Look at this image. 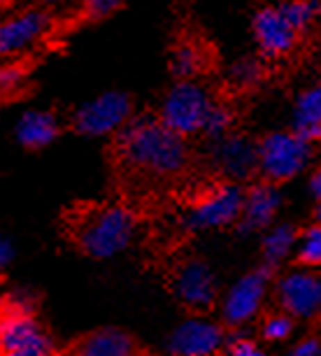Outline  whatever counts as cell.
<instances>
[{"mask_svg": "<svg viewBox=\"0 0 321 356\" xmlns=\"http://www.w3.org/2000/svg\"><path fill=\"white\" fill-rule=\"evenodd\" d=\"M131 112H133L131 98L122 91H110L79 107L75 112V119H72V126L82 136L119 133L129 124Z\"/></svg>", "mask_w": 321, "mask_h": 356, "instance_id": "obj_6", "label": "cell"}, {"mask_svg": "<svg viewBox=\"0 0 321 356\" xmlns=\"http://www.w3.org/2000/svg\"><path fill=\"white\" fill-rule=\"evenodd\" d=\"M5 307H8V305H5V300H3V296H0V314H3V312H5Z\"/></svg>", "mask_w": 321, "mask_h": 356, "instance_id": "obj_31", "label": "cell"}, {"mask_svg": "<svg viewBox=\"0 0 321 356\" xmlns=\"http://www.w3.org/2000/svg\"><path fill=\"white\" fill-rule=\"evenodd\" d=\"M231 124H233V112L229 110L226 105L222 103H214L210 117H207V124H205V136L207 138H222L226 133L231 131Z\"/></svg>", "mask_w": 321, "mask_h": 356, "instance_id": "obj_22", "label": "cell"}, {"mask_svg": "<svg viewBox=\"0 0 321 356\" xmlns=\"http://www.w3.org/2000/svg\"><path fill=\"white\" fill-rule=\"evenodd\" d=\"M296 238H298L296 228L289 226V224H282V226L272 228V231L268 233L265 240H263V261H265V266L277 268L279 264H282V261L289 257L291 247L296 245Z\"/></svg>", "mask_w": 321, "mask_h": 356, "instance_id": "obj_19", "label": "cell"}, {"mask_svg": "<svg viewBox=\"0 0 321 356\" xmlns=\"http://www.w3.org/2000/svg\"><path fill=\"white\" fill-rule=\"evenodd\" d=\"M140 347L131 333L122 328H98L72 342L65 356H138Z\"/></svg>", "mask_w": 321, "mask_h": 356, "instance_id": "obj_15", "label": "cell"}, {"mask_svg": "<svg viewBox=\"0 0 321 356\" xmlns=\"http://www.w3.org/2000/svg\"><path fill=\"white\" fill-rule=\"evenodd\" d=\"M242 203L245 191L236 182L217 184L205 193H200V198L191 205L186 226L193 228V231L231 226L242 214Z\"/></svg>", "mask_w": 321, "mask_h": 356, "instance_id": "obj_5", "label": "cell"}, {"mask_svg": "<svg viewBox=\"0 0 321 356\" xmlns=\"http://www.w3.org/2000/svg\"><path fill=\"white\" fill-rule=\"evenodd\" d=\"M317 219L321 221V205H319V210H317Z\"/></svg>", "mask_w": 321, "mask_h": 356, "instance_id": "obj_33", "label": "cell"}, {"mask_svg": "<svg viewBox=\"0 0 321 356\" xmlns=\"http://www.w3.org/2000/svg\"><path fill=\"white\" fill-rule=\"evenodd\" d=\"M42 3H49V5H54V3H61V0H42Z\"/></svg>", "mask_w": 321, "mask_h": 356, "instance_id": "obj_32", "label": "cell"}, {"mask_svg": "<svg viewBox=\"0 0 321 356\" xmlns=\"http://www.w3.org/2000/svg\"><path fill=\"white\" fill-rule=\"evenodd\" d=\"M212 161L229 179H245L258 170V145H254L247 136L226 133L214 143Z\"/></svg>", "mask_w": 321, "mask_h": 356, "instance_id": "obj_12", "label": "cell"}, {"mask_svg": "<svg viewBox=\"0 0 321 356\" xmlns=\"http://www.w3.org/2000/svg\"><path fill=\"white\" fill-rule=\"evenodd\" d=\"M254 38L263 56L268 58H279L284 54H289L296 47L300 33L289 24V19L282 15L279 5L275 8H263L256 12L252 24Z\"/></svg>", "mask_w": 321, "mask_h": 356, "instance_id": "obj_10", "label": "cell"}, {"mask_svg": "<svg viewBox=\"0 0 321 356\" xmlns=\"http://www.w3.org/2000/svg\"><path fill=\"white\" fill-rule=\"evenodd\" d=\"M279 10L289 19L293 29L303 33L317 22V17L321 15V3L319 0H286V3L279 5Z\"/></svg>", "mask_w": 321, "mask_h": 356, "instance_id": "obj_20", "label": "cell"}, {"mask_svg": "<svg viewBox=\"0 0 321 356\" xmlns=\"http://www.w3.org/2000/svg\"><path fill=\"white\" fill-rule=\"evenodd\" d=\"M279 191L272 182H263L249 186L245 191V203H242V214H240V231L242 233H254L261 231L275 219V214L279 210Z\"/></svg>", "mask_w": 321, "mask_h": 356, "instance_id": "obj_14", "label": "cell"}, {"mask_svg": "<svg viewBox=\"0 0 321 356\" xmlns=\"http://www.w3.org/2000/svg\"><path fill=\"white\" fill-rule=\"evenodd\" d=\"M217 100L212 93L200 84H193L191 79H179L168 91V96L160 107V122L177 131L179 136L189 138L205 131L207 117Z\"/></svg>", "mask_w": 321, "mask_h": 356, "instance_id": "obj_4", "label": "cell"}, {"mask_svg": "<svg viewBox=\"0 0 321 356\" xmlns=\"http://www.w3.org/2000/svg\"><path fill=\"white\" fill-rule=\"evenodd\" d=\"M277 300L282 310L298 319H314L321 314V275L310 270L289 273L277 284Z\"/></svg>", "mask_w": 321, "mask_h": 356, "instance_id": "obj_8", "label": "cell"}, {"mask_svg": "<svg viewBox=\"0 0 321 356\" xmlns=\"http://www.w3.org/2000/svg\"><path fill=\"white\" fill-rule=\"evenodd\" d=\"M310 186H312V193L321 200V168L319 170H314L312 179H310Z\"/></svg>", "mask_w": 321, "mask_h": 356, "instance_id": "obj_30", "label": "cell"}, {"mask_svg": "<svg viewBox=\"0 0 321 356\" xmlns=\"http://www.w3.org/2000/svg\"><path fill=\"white\" fill-rule=\"evenodd\" d=\"M231 77L236 79L238 86H249V84H256L261 77H263V65L256 58H242L233 65L231 70Z\"/></svg>", "mask_w": 321, "mask_h": 356, "instance_id": "obj_23", "label": "cell"}, {"mask_svg": "<svg viewBox=\"0 0 321 356\" xmlns=\"http://www.w3.org/2000/svg\"><path fill=\"white\" fill-rule=\"evenodd\" d=\"M58 133H61L58 119L44 110L26 112L17 126V140L26 149H42V147L51 145L58 138Z\"/></svg>", "mask_w": 321, "mask_h": 356, "instance_id": "obj_16", "label": "cell"}, {"mask_svg": "<svg viewBox=\"0 0 321 356\" xmlns=\"http://www.w3.org/2000/svg\"><path fill=\"white\" fill-rule=\"evenodd\" d=\"M291 331H293V319H291V314H286V312L272 314L270 319L263 321L265 340H284V338H289Z\"/></svg>", "mask_w": 321, "mask_h": 356, "instance_id": "obj_24", "label": "cell"}, {"mask_svg": "<svg viewBox=\"0 0 321 356\" xmlns=\"http://www.w3.org/2000/svg\"><path fill=\"white\" fill-rule=\"evenodd\" d=\"M224 331L207 319H186L170 335V356H212L222 347Z\"/></svg>", "mask_w": 321, "mask_h": 356, "instance_id": "obj_11", "label": "cell"}, {"mask_svg": "<svg viewBox=\"0 0 321 356\" xmlns=\"http://www.w3.org/2000/svg\"><path fill=\"white\" fill-rule=\"evenodd\" d=\"M172 289L177 298L191 310H210L217 300V284L210 266L200 259H189L175 270Z\"/></svg>", "mask_w": 321, "mask_h": 356, "instance_id": "obj_9", "label": "cell"}, {"mask_svg": "<svg viewBox=\"0 0 321 356\" xmlns=\"http://www.w3.org/2000/svg\"><path fill=\"white\" fill-rule=\"evenodd\" d=\"M51 17L42 10H28L0 24V56L19 54L28 44L38 42L49 31Z\"/></svg>", "mask_w": 321, "mask_h": 356, "instance_id": "obj_13", "label": "cell"}, {"mask_svg": "<svg viewBox=\"0 0 321 356\" xmlns=\"http://www.w3.org/2000/svg\"><path fill=\"white\" fill-rule=\"evenodd\" d=\"M312 143L296 131H277L258 143V172L272 184L289 182L310 163Z\"/></svg>", "mask_w": 321, "mask_h": 356, "instance_id": "obj_3", "label": "cell"}, {"mask_svg": "<svg viewBox=\"0 0 321 356\" xmlns=\"http://www.w3.org/2000/svg\"><path fill=\"white\" fill-rule=\"evenodd\" d=\"M12 257H15V250H12V245L0 235V270H5V268L10 266Z\"/></svg>", "mask_w": 321, "mask_h": 356, "instance_id": "obj_29", "label": "cell"}, {"mask_svg": "<svg viewBox=\"0 0 321 356\" xmlns=\"http://www.w3.org/2000/svg\"><path fill=\"white\" fill-rule=\"evenodd\" d=\"M138 219L124 205H84L77 207L70 221L72 245L86 257L110 259L124 252L135 235Z\"/></svg>", "mask_w": 321, "mask_h": 356, "instance_id": "obj_2", "label": "cell"}, {"mask_svg": "<svg viewBox=\"0 0 321 356\" xmlns=\"http://www.w3.org/2000/svg\"><path fill=\"white\" fill-rule=\"evenodd\" d=\"M172 75L177 79H193L207 68V49L193 40H184L172 49Z\"/></svg>", "mask_w": 321, "mask_h": 356, "instance_id": "obj_18", "label": "cell"}, {"mask_svg": "<svg viewBox=\"0 0 321 356\" xmlns=\"http://www.w3.org/2000/svg\"><path fill=\"white\" fill-rule=\"evenodd\" d=\"M124 0H84V17L89 22H98V19H105L115 12Z\"/></svg>", "mask_w": 321, "mask_h": 356, "instance_id": "obj_26", "label": "cell"}, {"mask_svg": "<svg viewBox=\"0 0 321 356\" xmlns=\"http://www.w3.org/2000/svg\"><path fill=\"white\" fill-rule=\"evenodd\" d=\"M298 261L303 266H310V268L321 266V221L310 226L303 233L300 250H298Z\"/></svg>", "mask_w": 321, "mask_h": 356, "instance_id": "obj_21", "label": "cell"}, {"mask_svg": "<svg viewBox=\"0 0 321 356\" xmlns=\"http://www.w3.org/2000/svg\"><path fill=\"white\" fill-rule=\"evenodd\" d=\"M117 159L138 175L151 179H172L189 165L186 138L154 117L126 124L115 143Z\"/></svg>", "mask_w": 321, "mask_h": 356, "instance_id": "obj_1", "label": "cell"}, {"mask_svg": "<svg viewBox=\"0 0 321 356\" xmlns=\"http://www.w3.org/2000/svg\"><path fill=\"white\" fill-rule=\"evenodd\" d=\"M24 82H26V72L22 68H15V65L0 68V98H10L19 93Z\"/></svg>", "mask_w": 321, "mask_h": 356, "instance_id": "obj_25", "label": "cell"}, {"mask_svg": "<svg viewBox=\"0 0 321 356\" xmlns=\"http://www.w3.org/2000/svg\"><path fill=\"white\" fill-rule=\"evenodd\" d=\"M293 131L310 143H321V84L303 91L293 107Z\"/></svg>", "mask_w": 321, "mask_h": 356, "instance_id": "obj_17", "label": "cell"}, {"mask_svg": "<svg viewBox=\"0 0 321 356\" xmlns=\"http://www.w3.org/2000/svg\"><path fill=\"white\" fill-rule=\"evenodd\" d=\"M231 356H263V352L252 340H238L231 347Z\"/></svg>", "mask_w": 321, "mask_h": 356, "instance_id": "obj_28", "label": "cell"}, {"mask_svg": "<svg viewBox=\"0 0 321 356\" xmlns=\"http://www.w3.org/2000/svg\"><path fill=\"white\" fill-rule=\"evenodd\" d=\"M272 270L270 266H261L256 270L247 273L231 286L229 296L224 300V324L226 326H242L249 319L256 317L261 303L265 298V291L270 286Z\"/></svg>", "mask_w": 321, "mask_h": 356, "instance_id": "obj_7", "label": "cell"}, {"mask_svg": "<svg viewBox=\"0 0 321 356\" xmlns=\"http://www.w3.org/2000/svg\"><path fill=\"white\" fill-rule=\"evenodd\" d=\"M289 356H321V338H317V335L305 338L303 342H298V345L291 349Z\"/></svg>", "mask_w": 321, "mask_h": 356, "instance_id": "obj_27", "label": "cell"}]
</instances>
